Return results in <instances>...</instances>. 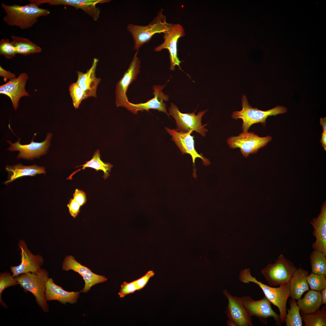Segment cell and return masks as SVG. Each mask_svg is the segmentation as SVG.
I'll return each mask as SVG.
<instances>
[{"instance_id":"cell-1","label":"cell","mask_w":326,"mask_h":326,"mask_svg":"<svg viewBox=\"0 0 326 326\" xmlns=\"http://www.w3.org/2000/svg\"><path fill=\"white\" fill-rule=\"evenodd\" d=\"M1 6L6 13L3 18V21L9 26H17L22 29L31 27L39 18L47 16L50 13L49 10L40 8L30 2L24 5H9L2 3Z\"/></svg>"},{"instance_id":"cell-2","label":"cell","mask_w":326,"mask_h":326,"mask_svg":"<svg viewBox=\"0 0 326 326\" xmlns=\"http://www.w3.org/2000/svg\"><path fill=\"white\" fill-rule=\"evenodd\" d=\"M239 278L240 281L245 283L251 282L257 285L262 290L265 297L278 308L281 322H285L286 314V303L290 296L289 283L280 284L278 287L268 286L257 280L255 277L253 276L251 274L249 268L241 270Z\"/></svg>"},{"instance_id":"cell-3","label":"cell","mask_w":326,"mask_h":326,"mask_svg":"<svg viewBox=\"0 0 326 326\" xmlns=\"http://www.w3.org/2000/svg\"><path fill=\"white\" fill-rule=\"evenodd\" d=\"M14 277L25 292L29 291L33 295L43 311L48 312L49 306L45 297L46 283L49 278L47 270L41 268L38 272L22 273Z\"/></svg>"},{"instance_id":"cell-4","label":"cell","mask_w":326,"mask_h":326,"mask_svg":"<svg viewBox=\"0 0 326 326\" xmlns=\"http://www.w3.org/2000/svg\"><path fill=\"white\" fill-rule=\"evenodd\" d=\"M241 100L242 110L233 112L232 117L235 120L238 119L242 120V129L243 132L248 131L250 127L256 123H260L265 126L267 119L268 117L284 113L287 111V108L282 106H277L266 111L253 107L250 104L246 96L244 94L242 95Z\"/></svg>"},{"instance_id":"cell-5","label":"cell","mask_w":326,"mask_h":326,"mask_svg":"<svg viewBox=\"0 0 326 326\" xmlns=\"http://www.w3.org/2000/svg\"><path fill=\"white\" fill-rule=\"evenodd\" d=\"M172 24L166 22V17L161 9L156 16L148 24L143 26L129 24L127 30L133 38L134 45L133 50L138 52L139 49L144 44L149 42L156 34L168 31Z\"/></svg>"},{"instance_id":"cell-6","label":"cell","mask_w":326,"mask_h":326,"mask_svg":"<svg viewBox=\"0 0 326 326\" xmlns=\"http://www.w3.org/2000/svg\"><path fill=\"white\" fill-rule=\"evenodd\" d=\"M297 268L290 260L280 254L275 262L262 269L261 273L270 286L289 283Z\"/></svg>"},{"instance_id":"cell-7","label":"cell","mask_w":326,"mask_h":326,"mask_svg":"<svg viewBox=\"0 0 326 326\" xmlns=\"http://www.w3.org/2000/svg\"><path fill=\"white\" fill-rule=\"evenodd\" d=\"M272 139L271 136L260 137L254 132L244 131L238 136L230 137L227 142L230 148H239L243 156L247 158L250 154L257 153Z\"/></svg>"},{"instance_id":"cell-8","label":"cell","mask_w":326,"mask_h":326,"mask_svg":"<svg viewBox=\"0 0 326 326\" xmlns=\"http://www.w3.org/2000/svg\"><path fill=\"white\" fill-rule=\"evenodd\" d=\"M208 110L200 111L196 115L195 114L196 110L192 113H183L172 103L169 108V115L175 119L177 131L187 132L190 130L194 131L202 136H205L208 131L205 127L207 124H202L201 118Z\"/></svg>"},{"instance_id":"cell-9","label":"cell","mask_w":326,"mask_h":326,"mask_svg":"<svg viewBox=\"0 0 326 326\" xmlns=\"http://www.w3.org/2000/svg\"><path fill=\"white\" fill-rule=\"evenodd\" d=\"M223 293L228 300L225 314L229 326H253L252 316L242 303L240 298L232 295L226 289Z\"/></svg>"},{"instance_id":"cell-10","label":"cell","mask_w":326,"mask_h":326,"mask_svg":"<svg viewBox=\"0 0 326 326\" xmlns=\"http://www.w3.org/2000/svg\"><path fill=\"white\" fill-rule=\"evenodd\" d=\"M167 131L171 136V140L174 141L183 155L189 154L191 157L194 167L193 176L196 178V170L195 166V161L197 158H200L203 161L204 165L210 164L209 160L204 158L202 154H199L196 151L194 147V136L191 135L193 131L187 132L178 131L174 129H170L165 127Z\"/></svg>"},{"instance_id":"cell-11","label":"cell","mask_w":326,"mask_h":326,"mask_svg":"<svg viewBox=\"0 0 326 326\" xmlns=\"http://www.w3.org/2000/svg\"><path fill=\"white\" fill-rule=\"evenodd\" d=\"M18 248L21 250V262L17 266H11L10 269L12 276L15 277L22 273L39 271L44 263L43 257L39 254H33L23 240H19Z\"/></svg>"},{"instance_id":"cell-12","label":"cell","mask_w":326,"mask_h":326,"mask_svg":"<svg viewBox=\"0 0 326 326\" xmlns=\"http://www.w3.org/2000/svg\"><path fill=\"white\" fill-rule=\"evenodd\" d=\"M136 52L129 67L122 77L117 82L115 89L116 104L117 107H125L129 101L126 92L129 86L136 79L140 72V62Z\"/></svg>"},{"instance_id":"cell-13","label":"cell","mask_w":326,"mask_h":326,"mask_svg":"<svg viewBox=\"0 0 326 326\" xmlns=\"http://www.w3.org/2000/svg\"><path fill=\"white\" fill-rule=\"evenodd\" d=\"M240 299L249 314L258 318L263 324H267V319L271 317L277 324L281 323L280 315L273 309L271 303L266 297L258 300L253 299L249 296H243Z\"/></svg>"},{"instance_id":"cell-14","label":"cell","mask_w":326,"mask_h":326,"mask_svg":"<svg viewBox=\"0 0 326 326\" xmlns=\"http://www.w3.org/2000/svg\"><path fill=\"white\" fill-rule=\"evenodd\" d=\"M185 35L184 29L181 25L172 24L169 30L164 33L163 42L154 48V51L156 52L164 49L168 50L170 61V69L171 70H174L176 66L181 70L180 66L181 61L177 56V45L178 39Z\"/></svg>"},{"instance_id":"cell-15","label":"cell","mask_w":326,"mask_h":326,"mask_svg":"<svg viewBox=\"0 0 326 326\" xmlns=\"http://www.w3.org/2000/svg\"><path fill=\"white\" fill-rule=\"evenodd\" d=\"M30 143L28 144L21 145L19 139L15 143H12L10 140L7 141L10 145L7 150L11 151H19L18 158H23L31 159L38 158L46 154L48 152L50 145V141L52 134L50 133L47 134L45 140L43 142H38L34 141V137Z\"/></svg>"},{"instance_id":"cell-16","label":"cell","mask_w":326,"mask_h":326,"mask_svg":"<svg viewBox=\"0 0 326 326\" xmlns=\"http://www.w3.org/2000/svg\"><path fill=\"white\" fill-rule=\"evenodd\" d=\"M62 269L67 271L72 270L83 277L85 285L82 292L84 293L87 292L94 285L106 282L107 280L105 276L93 273L90 269L77 262L72 255L66 257L63 262Z\"/></svg>"},{"instance_id":"cell-17","label":"cell","mask_w":326,"mask_h":326,"mask_svg":"<svg viewBox=\"0 0 326 326\" xmlns=\"http://www.w3.org/2000/svg\"><path fill=\"white\" fill-rule=\"evenodd\" d=\"M110 1L108 0H30V2L37 5L47 4L50 5H68L77 8L82 9L93 19L96 21L98 19L100 10L96 7L98 3H103Z\"/></svg>"},{"instance_id":"cell-18","label":"cell","mask_w":326,"mask_h":326,"mask_svg":"<svg viewBox=\"0 0 326 326\" xmlns=\"http://www.w3.org/2000/svg\"><path fill=\"white\" fill-rule=\"evenodd\" d=\"M165 85L154 86L152 89L154 90L153 94L154 97L146 102L134 104L129 101L125 107L135 114H136L139 111L146 110L149 112V110L152 109L163 112L169 116L166 107V105L164 102V101H168V96L162 92Z\"/></svg>"},{"instance_id":"cell-19","label":"cell","mask_w":326,"mask_h":326,"mask_svg":"<svg viewBox=\"0 0 326 326\" xmlns=\"http://www.w3.org/2000/svg\"><path fill=\"white\" fill-rule=\"evenodd\" d=\"M27 73H22L17 78L9 81L0 86V93L5 94L11 99L13 107L17 110L20 98L24 96H28L29 94L25 90V86L28 80Z\"/></svg>"},{"instance_id":"cell-20","label":"cell","mask_w":326,"mask_h":326,"mask_svg":"<svg viewBox=\"0 0 326 326\" xmlns=\"http://www.w3.org/2000/svg\"><path fill=\"white\" fill-rule=\"evenodd\" d=\"M314 230L313 234L315 238L312 244L314 250H318L326 255V203L324 201L321 206L318 216L310 222Z\"/></svg>"},{"instance_id":"cell-21","label":"cell","mask_w":326,"mask_h":326,"mask_svg":"<svg viewBox=\"0 0 326 326\" xmlns=\"http://www.w3.org/2000/svg\"><path fill=\"white\" fill-rule=\"evenodd\" d=\"M98 59L94 58L92 65L85 73L77 71L78 79L76 82L85 92L87 97L97 98V86L101 82L100 78L96 77L95 71Z\"/></svg>"},{"instance_id":"cell-22","label":"cell","mask_w":326,"mask_h":326,"mask_svg":"<svg viewBox=\"0 0 326 326\" xmlns=\"http://www.w3.org/2000/svg\"><path fill=\"white\" fill-rule=\"evenodd\" d=\"M80 292L66 291L54 283L52 278H49L46 283L45 297L47 302L57 300L63 304H74L77 302Z\"/></svg>"},{"instance_id":"cell-23","label":"cell","mask_w":326,"mask_h":326,"mask_svg":"<svg viewBox=\"0 0 326 326\" xmlns=\"http://www.w3.org/2000/svg\"><path fill=\"white\" fill-rule=\"evenodd\" d=\"M308 272L300 267L293 273L289 283L290 296L292 299L298 300L301 298L305 292L309 290L306 278Z\"/></svg>"},{"instance_id":"cell-24","label":"cell","mask_w":326,"mask_h":326,"mask_svg":"<svg viewBox=\"0 0 326 326\" xmlns=\"http://www.w3.org/2000/svg\"><path fill=\"white\" fill-rule=\"evenodd\" d=\"M5 169L8 173V179L5 183L6 184H9L20 177L34 176L37 174H44L46 172L44 167L36 165L27 166L18 164L11 166L7 165Z\"/></svg>"},{"instance_id":"cell-25","label":"cell","mask_w":326,"mask_h":326,"mask_svg":"<svg viewBox=\"0 0 326 326\" xmlns=\"http://www.w3.org/2000/svg\"><path fill=\"white\" fill-rule=\"evenodd\" d=\"M297 300L301 312L305 314L315 312L322 305L321 292L313 290H308L304 297Z\"/></svg>"},{"instance_id":"cell-26","label":"cell","mask_w":326,"mask_h":326,"mask_svg":"<svg viewBox=\"0 0 326 326\" xmlns=\"http://www.w3.org/2000/svg\"><path fill=\"white\" fill-rule=\"evenodd\" d=\"M82 167L74 172L67 178V179H72V176L77 172L81 170H84L86 168H90L94 169L96 171L102 170L104 172L103 177L105 179L109 176V173L113 165L108 163L104 162L100 158V154L99 149L97 150L94 153L92 158L89 161H86L85 163L82 165L76 167Z\"/></svg>"},{"instance_id":"cell-27","label":"cell","mask_w":326,"mask_h":326,"mask_svg":"<svg viewBox=\"0 0 326 326\" xmlns=\"http://www.w3.org/2000/svg\"><path fill=\"white\" fill-rule=\"evenodd\" d=\"M11 43L14 46L17 53L24 56L40 53L42 49L26 38L12 36Z\"/></svg>"},{"instance_id":"cell-28","label":"cell","mask_w":326,"mask_h":326,"mask_svg":"<svg viewBox=\"0 0 326 326\" xmlns=\"http://www.w3.org/2000/svg\"><path fill=\"white\" fill-rule=\"evenodd\" d=\"M312 272L326 275V255L318 250H314L310 254Z\"/></svg>"},{"instance_id":"cell-29","label":"cell","mask_w":326,"mask_h":326,"mask_svg":"<svg viewBox=\"0 0 326 326\" xmlns=\"http://www.w3.org/2000/svg\"><path fill=\"white\" fill-rule=\"evenodd\" d=\"M300 314L305 326H326V311L324 307L312 314H305L301 312Z\"/></svg>"},{"instance_id":"cell-30","label":"cell","mask_w":326,"mask_h":326,"mask_svg":"<svg viewBox=\"0 0 326 326\" xmlns=\"http://www.w3.org/2000/svg\"><path fill=\"white\" fill-rule=\"evenodd\" d=\"M290 308L287 309V314L286 315V326H302V318L299 312V306L296 299H292L289 301Z\"/></svg>"},{"instance_id":"cell-31","label":"cell","mask_w":326,"mask_h":326,"mask_svg":"<svg viewBox=\"0 0 326 326\" xmlns=\"http://www.w3.org/2000/svg\"><path fill=\"white\" fill-rule=\"evenodd\" d=\"M19 284L14 277L10 273L5 271L0 273V304L4 308H7L8 306L2 299L3 291L7 288Z\"/></svg>"},{"instance_id":"cell-32","label":"cell","mask_w":326,"mask_h":326,"mask_svg":"<svg viewBox=\"0 0 326 326\" xmlns=\"http://www.w3.org/2000/svg\"><path fill=\"white\" fill-rule=\"evenodd\" d=\"M308 286L311 290L321 291L326 287V275L312 272L306 278Z\"/></svg>"},{"instance_id":"cell-33","label":"cell","mask_w":326,"mask_h":326,"mask_svg":"<svg viewBox=\"0 0 326 326\" xmlns=\"http://www.w3.org/2000/svg\"><path fill=\"white\" fill-rule=\"evenodd\" d=\"M69 90L75 109H77L82 101L88 97L85 92L76 82L71 84Z\"/></svg>"},{"instance_id":"cell-34","label":"cell","mask_w":326,"mask_h":326,"mask_svg":"<svg viewBox=\"0 0 326 326\" xmlns=\"http://www.w3.org/2000/svg\"><path fill=\"white\" fill-rule=\"evenodd\" d=\"M0 54L8 59H11L16 55L15 49L9 40L3 38L0 40Z\"/></svg>"},{"instance_id":"cell-35","label":"cell","mask_w":326,"mask_h":326,"mask_svg":"<svg viewBox=\"0 0 326 326\" xmlns=\"http://www.w3.org/2000/svg\"><path fill=\"white\" fill-rule=\"evenodd\" d=\"M137 290L135 280L130 282L124 281L121 284L120 291L118 293L120 298L124 297L126 295L132 294Z\"/></svg>"},{"instance_id":"cell-36","label":"cell","mask_w":326,"mask_h":326,"mask_svg":"<svg viewBox=\"0 0 326 326\" xmlns=\"http://www.w3.org/2000/svg\"><path fill=\"white\" fill-rule=\"evenodd\" d=\"M154 275L155 273L153 271L149 270L144 275L135 280L137 290L139 291L144 288L150 279Z\"/></svg>"},{"instance_id":"cell-37","label":"cell","mask_w":326,"mask_h":326,"mask_svg":"<svg viewBox=\"0 0 326 326\" xmlns=\"http://www.w3.org/2000/svg\"><path fill=\"white\" fill-rule=\"evenodd\" d=\"M67 206L71 216L75 218L79 213L81 206L73 198L71 199Z\"/></svg>"},{"instance_id":"cell-38","label":"cell","mask_w":326,"mask_h":326,"mask_svg":"<svg viewBox=\"0 0 326 326\" xmlns=\"http://www.w3.org/2000/svg\"><path fill=\"white\" fill-rule=\"evenodd\" d=\"M73 197V199L81 206L84 205L87 201L86 195L85 193L82 190L78 189L75 190Z\"/></svg>"},{"instance_id":"cell-39","label":"cell","mask_w":326,"mask_h":326,"mask_svg":"<svg viewBox=\"0 0 326 326\" xmlns=\"http://www.w3.org/2000/svg\"><path fill=\"white\" fill-rule=\"evenodd\" d=\"M0 75L3 77L5 82H6L8 79L10 80L16 78L15 74L10 71L5 70L1 66H0Z\"/></svg>"},{"instance_id":"cell-40","label":"cell","mask_w":326,"mask_h":326,"mask_svg":"<svg viewBox=\"0 0 326 326\" xmlns=\"http://www.w3.org/2000/svg\"><path fill=\"white\" fill-rule=\"evenodd\" d=\"M320 142L324 150H326V133L323 132L321 134Z\"/></svg>"},{"instance_id":"cell-41","label":"cell","mask_w":326,"mask_h":326,"mask_svg":"<svg viewBox=\"0 0 326 326\" xmlns=\"http://www.w3.org/2000/svg\"><path fill=\"white\" fill-rule=\"evenodd\" d=\"M321 291L322 304H326V287L322 289Z\"/></svg>"},{"instance_id":"cell-42","label":"cell","mask_w":326,"mask_h":326,"mask_svg":"<svg viewBox=\"0 0 326 326\" xmlns=\"http://www.w3.org/2000/svg\"><path fill=\"white\" fill-rule=\"evenodd\" d=\"M320 124L322 126L323 128V132L326 133V117L321 118L320 119Z\"/></svg>"}]
</instances>
